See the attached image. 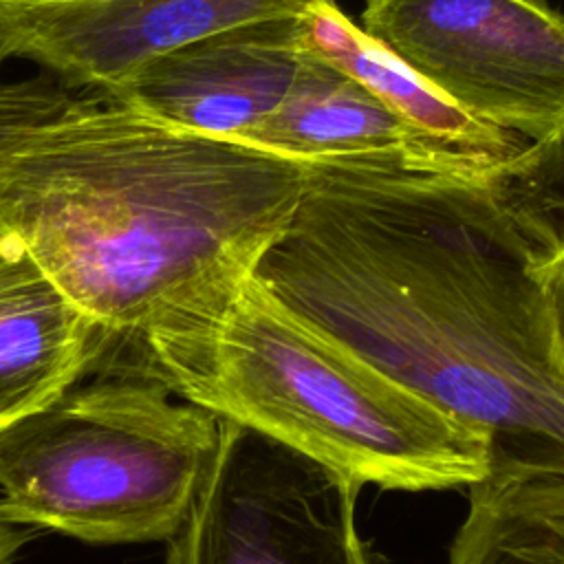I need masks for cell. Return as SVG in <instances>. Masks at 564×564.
I'll list each match as a JSON object with an SVG mask.
<instances>
[{
  "mask_svg": "<svg viewBox=\"0 0 564 564\" xmlns=\"http://www.w3.org/2000/svg\"><path fill=\"white\" fill-rule=\"evenodd\" d=\"M242 143L302 161L381 152L502 159L469 152L416 130L357 79L306 46L286 95L242 137Z\"/></svg>",
  "mask_w": 564,
  "mask_h": 564,
  "instance_id": "30bf717a",
  "label": "cell"
},
{
  "mask_svg": "<svg viewBox=\"0 0 564 564\" xmlns=\"http://www.w3.org/2000/svg\"><path fill=\"white\" fill-rule=\"evenodd\" d=\"M359 485L229 419L163 564H370Z\"/></svg>",
  "mask_w": 564,
  "mask_h": 564,
  "instance_id": "8992f818",
  "label": "cell"
},
{
  "mask_svg": "<svg viewBox=\"0 0 564 564\" xmlns=\"http://www.w3.org/2000/svg\"><path fill=\"white\" fill-rule=\"evenodd\" d=\"M361 29L476 121L564 139V13L544 0H368Z\"/></svg>",
  "mask_w": 564,
  "mask_h": 564,
  "instance_id": "5b68a950",
  "label": "cell"
},
{
  "mask_svg": "<svg viewBox=\"0 0 564 564\" xmlns=\"http://www.w3.org/2000/svg\"><path fill=\"white\" fill-rule=\"evenodd\" d=\"M447 564H564V471L489 474L471 485Z\"/></svg>",
  "mask_w": 564,
  "mask_h": 564,
  "instance_id": "7c38bea8",
  "label": "cell"
},
{
  "mask_svg": "<svg viewBox=\"0 0 564 564\" xmlns=\"http://www.w3.org/2000/svg\"><path fill=\"white\" fill-rule=\"evenodd\" d=\"M302 51V15L251 22L150 62L106 99L187 130L242 141L286 95Z\"/></svg>",
  "mask_w": 564,
  "mask_h": 564,
  "instance_id": "ba28073f",
  "label": "cell"
},
{
  "mask_svg": "<svg viewBox=\"0 0 564 564\" xmlns=\"http://www.w3.org/2000/svg\"><path fill=\"white\" fill-rule=\"evenodd\" d=\"M533 275L544 295L555 355L564 370V245L540 256L533 262Z\"/></svg>",
  "mask_w": 564,
  "mask_h": 564,
  "instance_id": "5bb4252c",
  "label": "cell"
},
{
  "mask_svg": "<svg viewBox=\"0 0 564 564\" xmlns=\"http://www.w3.org/2000/svg\"><path fill=\"white\" fill-rule=\"evenodd\" d=\"M304 183L302 159L90 95L0 159V218L97 326L93 375H123L150 335L236 293Z\"/></svg>",
  "mask_w": 564,
  "mask_h": 564,
  "instance_id": "7a4b0ae2",
  "label": "cell"
},
{
  "mask_svg": "<svg viewBox=\"0 0 564 564\" xmlns=\"http://www.w3.org/2000/svg\"><path fill=\"white\" fill-rule=\"evenodd\" d=\"M319 0H0L9 57L110 97L150 62L234 26L300 18Z\"/></svg>",
  "mask_w": 564,
  "mask_h": 564,
  "instance_id": "52a82bcc",
  "label": "cell"
},
{
  "mask_svg": "<svg viewBox=\"0 0 564 564\" xmlns=\"http://www.w3.org/2000/svg\"><path fill=\"white\" fill-rule=\"evenodd\" d=\"M253 275L489 441V474L564 471V370L533 262L564 245V139L509 156L306 159ZM487 474V476H489Z\"/></svg>",
  "mask_w": 564,
  "mask_h": 564,
  "instance_id": "6da1fadb",
  "label": "cell"
},
{
  "mask_svg": "<svg viewBox=\"0 0 564 564\" xmlns=\"http://www.w3.org/2000/svg\"><path fill=\"white\" fill-rule=\"evenodd\" d=\"M302 24L304 46L308 51L357 79L386 108L416 130L487 156H507L529 143L511 132L480 123L456 108L383 44L352 24L333 0H319L308 7Z\"/></svg>",
  "mask_w": 564,
  "mask_h": 564,
  "instance_id": "8fae6325",
  "label": "cell"
},
{
  "mask_svg": "<svg viewBox=\"0 0 564 564\" xmlns=\"http://www.w3.org/2000/svg\"><path fill=\"white\" fill-rule=\"evenodd\" d=\"M93 319L22 251L0 269V430L95 372Z\"/></svg>",
  "mask_w": 564,
  "mask_h": 564,
  "instance_id": "9c48e42d",
  "label": "cell"
},
{
  "mask_svg": "<svg viewBox=\"0 0 564 564\" xmlns=\"http://www.w3.org/2000/svg\"><path fill=\"white\" fill-rule=\"evenodd\" d=\"M161 381L93 375L0 430V507L90 544L167 542L218 441L220 419Z\"/></svg>",
  "mask_w": 564,
  "mask_h": 564,
  "instance_id": "277c9868",
  "label": "cell"
},
{
  "mask_svg": "<svg viewBox=\"0 0 564 564\" xmlns=\"http://www.w3.org/2000/svg\"><path fill=\"white\" fill-rule=\"evenodd\" d=\"M9 59V53H7V48H4V42H2V37H0V70H2V66H4V62Z\"/></svg>",
  "mask_w": 564,
  "mask_h": 564,
  "instance_id": "2e32d148",
  "label": "cell"
},
{
  "mask_svg": "<svg viewBox=\"0 0 564 564\" xmlns=\"http://www.w3.org/2000/svg\"><path fill=\"white\" fill-rule=\"evenodd\" d=\"M77 99L48 73L24 82L0 84V159L35 128L64 115ZM20 253L22 247L0 218V269Z\"/></svg>",
  "mask_w": 564,
  "mask_h": 564,
  "instance_id": "4fadbf2b",
  "label": "cell"
},
{
  "mask_svg": "<svg viewBox=\"0 0 564 564\" xmlns=\"http://www.w3.org/2000/svg\"><path fill=\"white\" fill-rule=\"evenodd\" d=\"M161 381L352 482L394 491L487 478V436L280 302L251 273L212 315L150 335L126 372Z\"/></svg>",
  "mask_w": 564,
  "mask_h": 564,
  "instance_id": "3957f363",
  "label": "cell"
},
{
  "mask_svg": "<svg viewBox=\"0 0 564 564\" xmlns=\"http://www.w3.org/2000/svg\"><path fill=\"white\" fill-rule=\"evenodd\" d=\"M29 538L31 531L13 522L0 507V564H11Z\"/></svg>",
  "mask_w": 564,
  "mask_h": 564,
  "instance_id": "9a60e30c",
  "label": "cell"
}]
</instances>
